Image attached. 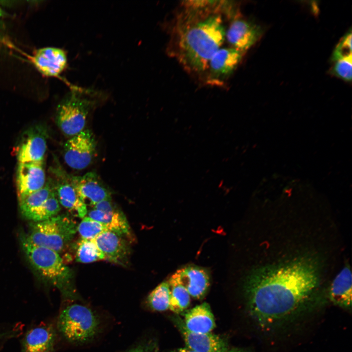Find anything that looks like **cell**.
I'll use <instances>...</instances> for the list:
<instances>
[{"label":"cell","mask_w":352,"mask_h":352,"mask_svg":"<svg viewBox=\"0 0 352 352\" xmlns=\"http://www.w3.org/2000/svg\"><path fill=\"white\" fill-rule=\"evenodd\" d=\"M319 285L318 266L311 258L255 270L244 285L248 310L262 329L278 328L313 309Z\"/></svg>","instance_id":"obj_1"},{"label":"cell","mask_w":352,"mask_h":352,"mask_svg":"<svg viewBox=\"0 0 352 352\" xmlns=\"http://www.w3.org/2000/svg\"><path fill=\"white\" fill-rule=\"evenodd\" d=\"M182 7L172 35V54L187 72L204 75L211 58L225 40L223 14Z\"/></svg>","instance_id":"obj_2"},{"label":"cell","mask_w":352,"mask_h":352,"mask_svg":"<svg viewBox=\"0 0 352 352\" xmlns=\"http://www.w3.org/2000/svg\"><path fill=\"white\" fill-rule=\"evenodd\" d=\"M21 243L28 262L39 275L66 296L73 297L70 285L72 273L59 253L33 243L25 235L21 237Z\"/></svg>","instance_id":"obj_3"},{"label":"cell","mask_w":352,"mask_h":352,"mask_svg":"<svg viewBox=\"0 0 352 352\" xmlns=\"http://www.w3.org/2000/svg\"><path fill=\"white\" fill-rule=\"evenodd\" d=\"M76 231L71 219L66 215H57L45 220L33 222L26 236L33 243L59 253L66 247Z\"/></svg>","instance_id":"obj_4"},{"label":"cell","mask_w":352,"mask_h":352,"mask_svg":"<svg viewBox=\"0 0 352 352\" xmlns=\"http://www.w3.org/2000/svg\"><path fill=\"white\" fill-rule=\"evenodd\" d=\"M58 327L67 340L77 343L86 342L96 334L99 320L88 307L74 304L66 307L60 313Z\"/></svg>","instance_id":"obj_5"},{"label":"cell","mask_w":352,"mask_h":352,"mask_svg":"<svg viewBox=\"0 0 352 352\" xmlns=\"http://www.w3.org/2000/svg\"><path fill=\"white\" fill-rule=\"evenodd\" d=\"M90 107L79 90H71L57 109L56 121L62 132L71 137L83 131Z\"/></svg>","instance_id":"obj_6"},{"label":"cell","mask_w":352,"mask_h":352,"mask_svg":"<svg viewBox=\"0 0 352 352\" xmlns=\"http://www.w3.org/2000/svg\"><path fill=\"white\" fill-rule=\"evenodd\" d=\"M243 54L230 46L219 49L211 58L204 74L206 84L223 86L238 67Z\"/></svg>","instance_id":"obj_7"},{"label":"cell","mask_w":352,"mask_h":352,"mask_svg":"<svg viewBox=\"0 0 352 352\" xmlns=\"http://www.w3.org/2000/svg\"><path fill=\"white\" fill-rule=\"evenodd\" d=\"M96 151V142L91 131L84 129L71 137L64 144L65 162L72 169L82 170L91 163Z\"/></svg>","instance_id":"obj_8"},{"label":"cell","mask_w":352,"mask_h":352,"mask_svg":"<svg viewBox=\"0 0 352 352\" xmlns=\"http://www.w3.org/2000/svg\"><path fill=\"white\" fill-rule=\"evenodd\" d=\"M47 129L36 125L25 131L16 147L18 163L44 161L47 149Z\"/></svg>","instance_id":"obj_9"},{"label":"cell","mask_w":352,"mask_h":352,"mask_svg":"<svg viewBox=\"0 0 352 352\" xmlns=\"http://www.w3.org/2000/svg\"><path fill=\"white\" fill-rule=\"evenodd\" d=\"M231 20L226 30L225 40L230 47L244 53L260 39L263 32L262 28L238 16Z\"/></svg>","instance_id":"obj_10"},{"label":"cell","mask_w":352,"mask_h":352,"mask_svg":"<svg viewBox=\"0 0 352 352\" xmlns=\"http://www.w3.org/2000/svg\"><path fill=\"white\" fill-rule=\"evenodd\" d=\"M55 178L51 182L60 205L74 216L84 218L88 213L87 205L81 199L72 185L70 176L62 169L54 170Z\"/></svg>","instance_id":"obj_11"},{"label":"cell","mask_w":352,"mask_h":352,"mask_svg":"<svg viewBox=\"0 0 352 352\" xmlns=\"http://www.w3.org/2000/svg\"><path fill=\"white\" fill-rule=\"evenodd\" d=\"M45 183L44 161L18 163L16 186L19 202L42 189Z\"/></svg>","instance_id":"obj_12"},{"label":"cell","mask_w":352,"mask_h":352,"mask_svg":"<svg viewBox=\"0 0 352 352\" xmlns=\"http://www.w3.org/2000/svg\"><path fill=\"white\" fill-rule=\"evenodd\" d=\"M172 321L182 334L186 347L196 352H224L229 349L227 341L217 335L191 332L178 316H173Z\"/></svg>","instance_id":"obj_13"},{"label":"cell","mask_w":352,"mask_h":352,"mask_svg":"<svg viewBox=\"0 0 352 352\" xmlns=\"http://www.w3.org/2000/svg\"><path fill=\"white\" fill-rule=\"evenodd\" d=\"M37 70L45 77H57L66 68L67 55L62 49L45 47L34 51L29 57Z\"/></svg>","instance_id":"obj_14"},{"label":"cell","mask_w":352,"mask_h":352,"mask_svg":"<svg viewBox=\"0 0 352 352\" xmlns=\"http://www.w3.org/2000/svg\"><path fill=\"white\" fill-rule=\"evenodd\" d=\"M70 180L87 205L93 207L101 201L111 198L110 192L94 172H88L83 176H70Z\"/></svg>","instance_id":"obj_15"},{"label":"cell","mask_w":352,"mask_h":352,"mask_svg":"<svg viewBox=\"0 0 352 352\" xmlns=\"http://www.w3.org/2000/svg\"><path fill=\"white\" fill-rule=\"evenodd\" d=\"M125 237L111 231L107 230L92 240L104 254L105 259L125 265L130 252L129 244Z\"/></svg>","instance_id":"obj_16"},{"label":"cell","mask_w":352,"mask_h":352,"mask_svg":"<svg viewBox=\"0 0 352 352\" xmlns=\"http://www.w3.org/2000/svg\"><path fill=\"white\" fill-rule=\"evenodd\" d=\"M177 272L190 296L196 299L204 297L210 284V276L206 269L197 266H188Z\"/></svg>","instance_id":"obj_17"},{"label":"cell","mask_w":352,"mask_h":352,"mask_svg":"<svg viewBox=\"0 0 352 352\" xmlns=\"http://www.w3.org/2000/svg\"><path fill=\"white\" fill-rule=\"evenodd\" d=\"M183 322L188 330L195 333H211L216 326L214 316L209 305L206 303L187 311Z\"/></svg>","instance_id":"obj_18"},{"label":"cell","mask_w":352,"mask_h":352,"mask_svg":"<svg viewBox=\"0 0 352 352\" xmlns=\"http://www.w3.org/2000/svg\"><path fill=\"white\" fill-rule=\"evenodd\" d=\"M329 298L333 304L346 310L352 307V273L346 266L333 281L330 289Z\"/></svg>","instance_id":"obj_19"},{"label":"cell","mask_w":352,"mask_h":352,"mask_svg":"<svg viewBox=\"0 0 352 352\" xmlns=\"http://www.w3.org/2000/svg\"><path fill=\"white\" fill-rule=\"evenodd\" d=\"M55 337L54 332L49 326L33 328L25 336L22 352H52Z\"/></svg>","instance_id":"obj_20"},{"label":"cell","mask_w":352,"mask_h":352,"mask_svg":"<svg viewBox=\"0 0 352 352\" xmlns=\"http://www.w3.org/2000/svg\"><path fill=\"white\" fill-rule=\"evenodd\" d=\"M88 214V217L105 225L108 230L126 237L130 235V227L125 215L117 208L109 212L92 209Z\"/></svg>","instance_id":"obj_21"},{"label":"cell","mask_w":352,"mask_h":352,"mask_svg":"<svg viewBox=\"0 0 352 352\" xmlns=\"http://www.w3.org/2000/svg\"><path fill=\"white\" fill-rule=\"evenodd\" d=\"M168 282L170 289L169 309L176 313H180L189 307L190 296L181 283L177 271Z\"/></svg>","instance_id":"obj_22"},{"label":"cell","mask_w":352,"mask_h":352,"mask_svg":"<svg viewBox=\"0 0 352 352\" xmlns=\"http://www.w3.org/2000/svg\"><path fill=\"white\" fill-rule=\"evenodd\" d=\"M53 190L51 180H48L42 189L30 194L19 202L22 215L26 219L46 200Z\"/></svg>","instance_id":"obj_23"},{"label":"cell","mask_w":352,"mask_h":352,"mask_svg":"<svg viewBox=\"0 0 352 352\" xmlns=\"http://www.w3.org/2000/svg\"><path fill=\"white\" fill-rule=\"evenodd\" d=\"M147 304L153 310L163 311L169 309L170 289L168 282H163L149 294Z\"/></svg>","instance_id":"obj_24"},{"label":"cell","mask_w":352,"mask_h":352,"mask_svg":"<svg viewBox=\"0 0 352 352\" xmlns=\"http://www.w3.org/2000/svg\"><path fill=\"white\" fill-rule=\"evenodd\" d=\"M76 260L82 263H89L105 259L103 252L92 240L82 239L78 243Z\"/></svg>","instance_id":"obj_25"},{"label":"cell","mask_w":352,"mask_h":352,"mask_svg":"<svg viewBox=\"0 0 352 352\" xmlns=\"http://www.w3.org/2000/svg\"><path fill=\"white\" fill-rule=\"evenodd\" d=\"M60 210V204L53 190L46 200L26 219L33 222L42 221L57 216Z\"/></svg>","instance_id":"obj_26"},{"label":"cell","mask_w":352,"mask_h":352,"mask_svg":"<svg viewBox=\"0 0 352 352\" xmlns=\"http://www.w3.org/2000/svg\"><path fill=\"white\" fill-rule=\"evenodd\" d=\"M77 230L82 239L86 240H93L101 233L108 230L105 225L88 217L83 218Z\"/></svg>","instance_id":"obj_27"},{"label":"cell","mask_w":352,"mask_h":352,"mask_svg":"<svg viewBox=\"0 0 352 352\" xmlns=\"http://www.w3.org/2000/svg\"><path fill=\"white\" fill-rule=\"evenodd\" d=\"M352 30H350L341 38L334 49L331 59L333 62L352 57Z\"/></svg>","instance_id":"obj_28"},{"label":"cell","mask_w":352,"mask_h":352,"mask_svg":"<svg viewBox=\"0 0 352 352\" xmlns=\"http://www.w3.org/2000/svg\"><path fill=\"white\" fill-rule=\"evenodd\" d=\"M352 57L335 62L331 71L332 74L346 82L352 81Z\"/></svg>","instance_id":"obj_29"},{"label":"cell","mask_w":352,"mask_h":352,"mask_svg":"<svg viewBox=\"0 0 352 352\" xmlns=\"http://www.w3.org/2000/svg\"><path fill=\"white\" fill-rule=\"evenodd\" d=\"M128 352H157L152 344H141L131 349Z\"/></svg>","instance_id":"obj_30"},{"label":"cell","mask_w":352,"mask_h":352,"mask_svg":"<svg viewBox=\"0 0 352 352\" xmlns=\"http://www.w3.org/2000/svg\"><path fill=\"white\" fill-rule=\"evenodd\" d=\"M171 352H196L186 347L175 349Z\"/></svg>","instance_id":"obj_31"},{"label":"cell","mask_w":352,"mask_h":352,"mask_svg":"<svg viewBox=\"0 0 352 352\" xmlns=\"http://www.w3.org/2000/svg\"><path fill=\"white\" fill-rule=\"evenodd\" d=\"M224 352H247L245 350L241 348L228 349Z\"/></svg>","instance_id":"obj_32"},{"label":"cell","mask_w":352,"mask_h":352,"mask_svg":"<svg viewBox=\"0 0 352 352\" xmlns=\"http://www.w3.org/2000/svg\"><path fill=\"white\" fill-rule=\"evenodd\" d=\"M5 12L0 7V17L4 16Z\"/></svg>","instance_id":"obj_33"},{"label":"cell","mask_w":352,"mask_h":352,"mask_svg":"<svg viewBox=\"0 0 352 352\" xmlns=\"http://www.w3.org/2000/svg\"><path fill=\"white\" fill-rule=\"evenodd\" d=\"M1 39H2V28L0 25V41L1 40Z\"/></svg>","instance_id":"obj_34"}]
</instances>
